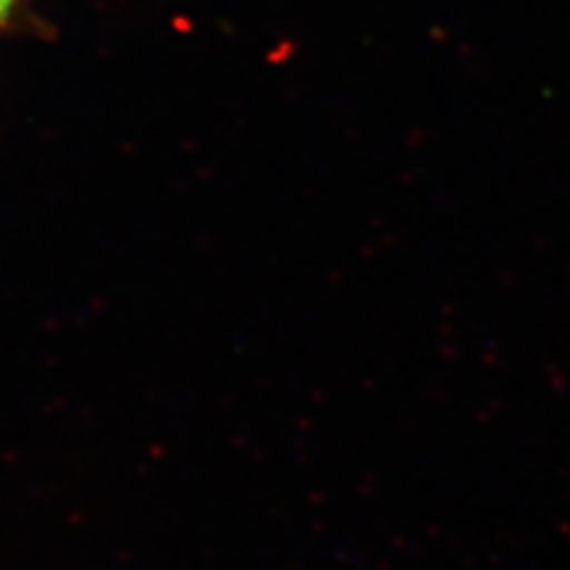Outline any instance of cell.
<instances>
[{
  "label": "cell",
  "instance_id": "6da1fadb",
  "mask_svg": "<svg viewBox=\"0 0 570 570\" xmlns=\"http://www.w3.org/2000/svg\"><path fill=\"white\" fill-rule=\"evenodd\" d=\"M14 3H17V0H0V22L6 20V14L12 10Z\"/></svg>",
  "mask_w": 570,
  "mask_h": 570
}]
</instances>
